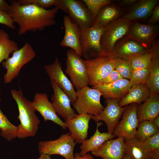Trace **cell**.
<instances>
[{
  "mask_svg": "<svg viewBox=\"0 0 159 159\" xmlns=\"http://www.w3.org/2000/svg\"><path fill=\"white\" fill-rule=\"evenodd\" d=\"M10 1L11 9L9 15L19 26V36L29 31H42L56 23L55 19L59 10L57 7L45 9L33 4H21L17 0Z\"/></svg>",
  "mask_w": 159,
  "mask_h": 159,
  "instance_id": "1",
  "label": "cell"
},
{
  "mask_svg": "<svg viewBox=\"0 0 159 159\" xmlns=\"http://www.w3.org/2000/svg\"><path fill=\"white\" fill-rule=\"evenodd\" d=\"M13 99L18 107L17 118L20 124L17 126V136L21 139L35 136L38 129L40 121L36 115L32 102L25 97L21 89L11 91Z\"/></svg>",
  "mask_w": 159,
  "mask_h": 159,
  "instance_id": "2",
  "label": "cell"
},
{
  "mask_svg": "<svg viewBox=\"0 0 159 159\" xmlns=\"http://www.w3.org/2000/svg\"><path fill=\"white\" fill-rule=\"evenodd\" d=\"M36 52L31 45L26 43L20 49L12 53L11 56L2 62L6 69L4 76L5 84L11 83L19 74L22 68L36 57Z\"/></svg>",
  "mask_w": 159,
  "mask_h": 159,
  "instance_id": "3",
  "label": "cell"
},
{
  "mask_svg": "<svg viewBox=\"0 0 159 159\" xmlns=\"http://www.w3.org/2000/svg\"><path fill=\"white\" fill-rule=\"evenodd\" d=\"M77 98L72 104L77 114H87L95 116L100 114L105 107L100 102L102 94L97 89L90 88L88 86L76 91Z\"/></svg>",
  "mask_w": 159,
  "mask_h": 159,
  "instance_id": "4",
  "label": "cell"
},
{
  "mask_svg": "<svg viewBox=\"0 0 159 159\" xmlns=\"http://www.w3.org/2000/svg\"><path fill=\"white\" fill-rule=\"evenodd\" d=\"M79 28L80 43L84 58L87 60L94 57L104 55L101 40L105 27L93 26Z\"/></svg>",
  "mask_w": 159,
  "mask_h": 159,
  "instance_id": "5",
  "label": "cell"
},
{
  "mask_svg": "<svg viewBox=\"0 0 159 159\" xmlns=\"http://www.w3.org/2000/svg\"><path fill=\"white\" fill-rule=\"evenodd\" d=\"M76 143L70 133L68 132L62 135L55 140L40 141L38 143V148L40 155H58L65 159H74Z\"/></svg>",
  "mask_w": 159,
  "mask_h": 159,
  "instance_id": "6",
  "label": "cell"
},
{
  "mask_svg": "<svg viewBox=\"0 0 159 159\" xmlns=\"http://www.w3.org/2000/svg\"><path fill=\"white\" fill-rule=\"evenodd\" d=\"M66 55L65 71L74 86L77 90L88 86L89 80L85 60L71 49L67 51Z\"/></svg>",
  "mask_w": 159,
  "mask_h": 159,
  "instance_id": "7",
  "label": "cell"
},
{
  "mask_svg": "<svg viewBox=\"0 0 159 159\" xmlns=\"http://www.w3.org/2000/svg\"><path fill=\"white\" fill-rule=\"evenodd\" d=\"M115 57L112 55H103L85 60L89 85H97L115 69Z\"/></svg>",
  "mask_w": 159,
  "mask_h": 159,
  "instance_id": "8",
  "label": "cell"
},
{
  "mask_svg": "<svg viewBox=\"0 0 159 159\" xmlns=\"http://www.w3.org/2000/svg\"><path fill=\"white\" fill-rule=\"evenodd\" d=\"M129 21L124 18L115 21L105 26L101 40L104 55H112L116 42L128 32Z\"/></svg>",
  "mask_w": 159,
  "mask_h": 159,
  "instance_id": "9",
  "label": "cell"
},
{
  "mask_svg": "<svg viewBox=\"0 0 159 159\" xmlns=\"http://www.w3.org/2000/svg\"><path fill=\"white\" fill-rule=\"evenodd\" d=\"M56 7L67 14L71 20L79 27L87 28L92 26L90 12L82 1L76 0H59Z\"/></svg>",
  "mask_w": 159,
  "mask_h": 159,
  "instance_id": "10",
  "label": "cell"
},
{
  "mask_svg": "<svg viewBox=\"0 0 159 159\" xmlns=\"http://www.w3.org/2000/svg\"><path fill=\"white\" fill-rule=\"evenodd\" d=\"M138 106L136 103L128 106L114 130L113 134L115 137H122L125 141L135 138L140 122L137 114Z\"/></svg>",
  "mask_w": 159,
  "mask_h": 159,
  "instance_id": "11",
  "label": "cell"
},
{
  "mask_svg": "<svg viewBox=\"0 0 159 159\" xmlns=\"http://www.w3.org/2000/svg\"><path fill=\"white\" fill-rule=\"evenodd\" d=\"M120 100L106 99L107 105L100 114L92 115V119L96 122L100 121L106 124L108 133L113 134L118 122L128 105L121 107L118 103Z\"/></svg>",
  "mask_w": 159,
  "mask_h": 159,
  "instance_id": "12",
  "label": "cell"
},
{
  "mask_svg": "<svg viewBox=\"0 0 159 159\" xmlns=\"http://www.w3.org/2000/svg\"><path fill=\"white\" fill-rule=\"evenodd\" d=\"M50 83L53 91L52 103L57 115L65 121L76 117L77 115L71 107L68 96L54 80L50 79Z\"/></svg>",
  "mask_w": 159,
  "mask_h": 159,
  "instance_id": "13",
  "label": "cell"
},
{
  "mask_svg": "<svg viewBox=\"0 0 159 159\" xmlns=\"http://www.w3.org/2000/svg\"><path fill=\"white\" fill-rule=\"evenodd\" d=\"M44 68L50 79L54 80L67 94L73 103L77 98L76 91L72 82L63 72L61 64L56 57L52 64L44 66Z\"/></svg>",
  "mask_w": 159,
  "mask_h": 159,
  "instance_id": "14",
  "label": "cell"
},
{
  "mask_svg": "<svg viewBox=\"0 0 159 159\" xmlns=\"http://www.w3.org/2000/svg\"><path fill=\"white\" fill-rule=\"evenodd\" d=\"M32 103L36 110L40 113L45 121H51L61 126L63 129H67L65 122L57 114L52 103L49 101L46 94L36 93Z\"/></svg>",
  "mask_w": 159,
  "mask_h": 159,
  "instance_id": "15",
  "label": "cell"
},
{
  "mask_svg": "<svg viewBox=\"0 0 159 159\" xmlns=\"http://www.w3.org/2000/svg\"><path fill=\"white\" fill-rule=\"evenodd\" d=\"M92 116L86 113L78 114L64 122L76 143L82 144L87 139L89 123Z\"/></svg>",
  "mask_w": 159,
  "mask_h": 159,
  "instance_id": "16",
  "label": "cell"
},
{
  "mask_svg": "<svg viewBox=\"0 0 159 159\" xmlns=\"http://www.w3.org/2000/svg\"><path fill=\"white\" fill-rule=\"evenodd\" d=\"M63 24L64 34L60 45L70 48L81 57L82 52L80 43L79 27L67 15H65L63 18Z\"/></svg>",
  "mask_w": 159,
  "mask_h": 159,
  "instance_id": "17",
  "label": "cell"
},
{
  "mask_svg": "<svg viewBox=\"0 0 159 159\" xmlns=\"http://www.w3.org/2000/svg\"><path fill=\"white\" fill-rule=\"evenodd\" d=\"M129 80L122 78L106 85H96L92 88L98 90L106 99L121 100L132 87Z\"/></svg>",
  "mask_w": 159,
  "mask_h": 159,
  "instance_id": "18",
  "label": "cell"
},
{
  "mask_svg": "<svg viewBox=\"0 0 159 159\" xmlns=\"http://www.w3.org/2000/svg\"><path fill=\"white\" fill-rule=\"evenodd\" d=\"M124 143L122 137L112 139L105 142L91 153L102 159H122L124 154Z\"/></svg>",
  "mask_w": 159,
  "mask_h": 159,
  "instance_id": "19",
  "label": "cell"
},
{
  "mask_svg": "<svg viewBox=\"0 0 159 159\" xmlns=\"http://www.w3.org/2000/svg\"><path fill=\"white\" fill-rule=\"evenodd\" d=\"M137 114L140 122L152 121L159 115V94L151 93L143 103L138 106Z\"/></svg>",
  "mask_w": 159,
  "mask_h": 159,
  "instance_id": "20",
  "label": "cell"
},
{
  "mask_svg": "<svg viewBox=\"0 0 159 159\" xmlns=\"http://www.w3.org/2000/svg\"><path fill=\"white\" fill-rule=\"evenodd\" d=\"M100 122H97L96 131L89 139H86L82 143L80 148V155H83L90 152L95 151L107 141L112 139L115 136L112 134L108 132H101L99 129L102 125Z\"/></svg>",
  "mask_w": 159,
  "mask_h": 159,
  "instance_id": "21",
  "label": "cell"
},
{
  "mask_svg": "<svg viewBox=\"0 0 159 159\" xmlns=\"http://www.w3.org/2000/svg\"><path fill=\"white\" fill-rule=\"evenodd\" d=\"M124 153L131 159H148L152 153L143 141L136 138L125 141Z\"/></svg>",
  "mask_w": 159,
  "mask_h": 159,
  "instance_id": "22",
  "label": "cell"
},
{
  "mask_svg": "<svg viewBox=\"0 0 159 159\" xmlns=\"http://www.w3.org/2000/svg\"><path fill=\"white\" fill-rule=\"evenodd\" d=\"M150 94L146 84L132 86L127 95L120 100L118 104L121 107L133 103L140 104L144 102Z\"/></svg>",
  "mask_w": 159,
  "mask_h": 159,
  "instance_id": "23",
  "label": "cell"
},
{
  "mask_svg": "<svg viewBox=\"0 0 159 159\" xmlns=\"http://www.w3.org/2000/svg\"><path fill=\"white\" fill-rule=\"evenodd\" d=\"M152 59L150 67V74L146 85L150 93L159 94V61L158 48L151 51Z\"/></svg>",
  "mask_w": 159,
  "mask_h": 159,
  "instance_id": "24",
  "label": "cell"
},
{
  "mask_svg": "<svg viewBox=\"0 0 159 159\" xmlns=\"http://www.w3.org/2000/svg\"><path fill=\"white\" fill-rule=\"evenodd\" d=\"M158 2L156 0H145L139 2L124 18L128 20L144 18L150 14Z\"/></svg>",
  "mask_w": 159,
  "mask_h": 159,
  "instance_id": "25",
  "label": "cell"
},
{
  "mask_svg": "<svg viewBox=\"0 0 159 159\" xmlns=\"http://www.w3.org/2000/svg\"><path fill=\"white\" fill-rule=\"evenodd\" d=\"M19 49L17 43L10 39L6 31L0 28V64L9 57L11 53Z\"/></svg>",
  "mask_w": 159,
  "mask_h": 159,
  "instance_id": "26",
  "label": "cell"
},
{
  "mask_svg": "<svg viewBox=\"0 0 159 159\" xmlns=\"http://www.w3.org/2000/svg\"><path fill=\"white\" fill-rule=\"evenodd\" d=\"M154 27L151 26L136 23L131 30L132 37L144 44H147L153 37L155 33Z\"/></svg>",
  "mask_w": 159,
  "mask_h": 159,
  "instance_id": "27",
  "label": "cell"
},
{
  "mask_svg": "<svg viewBox=\"0 0 159 159\" xmlns=\"http://www.w3.org/2000/svg\"><path fill=\"white\" fill-rule=\"evenodd\" d=\"M144 47L136 42L130 41L123 44L115 53V57L130 60L133 57L145 52Z\"/></svg>",
  "mask_w": 159,
  "mask_h": 159,
  "instance_id": "28",
  "label": "cell"
},
{
  "mask_svg": "<svg viewBox=\"0 0 159 159\" xmlns=\"http://www.w3.org/2000/svg\"><path fill=\"white\" fill-rule=\"evenodd\" d=\"M120 13L118 10L115 7L108 6L103 7L98 13L92 26L104 27L117 17Z\"/></svg>",
  "mask_w": 159,
  "mask_h": 159,
  "instance_id": "29",
  "label": "cell"
},
{
  "mask_svg": "<svg viewBox=\"0 0 159 159\" xmlns=\"http://www.w3.org/2000/svg\"><path fill=\"white\" fill-rule=\"evenodd\" d=\"M1 101L0 95V103ZM17 126L12 124L0 108V135L10 141L17 137Z\"/></svg>",
  "mask_w": 159,
  "mask_h": 159,
  "instance_id": "30",
  "label": "cell"
},
{
  "mask_svg": "<svg viewBox=\"0 0 159 159\" xmlns=\"http://www.w3.org/2000/svg\"><path fill=\"white\" fill-rule=\"evenodd\" d=\"M159 132V127L155 125L152 121L145 120L140 122L135 138L144 141Z\"/></svg>",
  "mask_w": 159,
  "mask_h": 159,
  "instance_id": "31",
  "label": "cell"
},
{
  "mask_svg": "<svg viewBox=\"0 0 159 159\" xmlns=\"http://www.w3.org/2000/svg\"><path fill=\"white\" fill-rule=\"evenodd\" d=\"M152 54L151 51L145 52L137 55L130 60L133 70L150 67L152 62Z\"/></svg>",
  "mask_w": 159,
  "mask_h": 159,
  "instance_id": "32",
  "label": "cell"
},
{
  "mask_svg": "<svg viewBox=\"0 0 159 159\" xmlns=\"http://www.w3.org/2000/svg\"><path fill=\"white\" fill-rule=\"evenodd\" d=\"M82 1L90 12L92 26L101 9L111 2V1L109 0H82Z\"/></svg>",
  "mask_w": 159,
  "mask_h": 159,
  "instance_id": "33",
  "label": "cell"
},
{
  "mask_svg": "<svg viewBox=\"0 0 159 159\" xmlns=\"http://www.w3.org/2000/svg\"><path fill=\"white\" fill-rule=\"evenodd\" d=\"M115 69L123 78L127 79H130L133 70L130 60L117 57H115Z\"/></svg>",
  "mask_w": 159,
  "mask_h": 159,
  "instance_id": "34",
  "label": "cell"
},
{
  "mask_svg": "<svg viewBox=\"0 0 159 159\" xmlns=\"http://www.w3.org/2000/svg\"><path fill=\"white\" fill-rule=\"evenodd\" d=\"M150 74V67L133 70L129 80L132 86L146 84Z\"/></svg>",
  "mask_w": 159,
  "mask_h": 159,
  "instance_id": "35",
  "label": "cell"
},
{
  "mask_svg": "<svg viewBox=\"0 0 159 159\" xmlns=\"http://www.w3.org/2000/svg\"><path fill=\"white\" fill-rule=\"evenodd\" d=\"M143 141L152 152L151 158L159 159V132Z\"/></svg>",
  "mask_w": 159,
  "mask_h": 159,
  "instance_id": "36",
  "label": "cell"
},
{
  "mask_svg": "<svg viewBox=\"0 0 159 159\" xmlns=\"http://www.w3.org/2000/svg\"><path fill=\"white\" fill-rule=\"evenodd\" d=\"M20 4H33L45 9L57 6L59 0H17Z\"/></svg>",
  "mask_w": 159,
  "mask_h": 159,
  "instance_id": "37",
  "label": "cell"
},
{
  "mask_svg": "<svg viewBox=\"0 0 159 159\" xmlns=\"http://www.w3.org/2000/svg\"><path fill=\"white\" fill-rule=\"evenodd\" d=\"M123 78L120 73L114 69L106 77L100 81L97 85H106Z\"/></svg>",
  "mask_w": 159,
  "mask_h": 159,
  "instance_id": "38",
  "label": "cell"
},
{
  "mask_svg": "<svg viewBox=\"0 0 159 159\" xmlns=\"http://www.w3.org/2000/svg\"><path fill=\"white\" fill-rule=\"evenodd\" d=\"M0 24L4 25L12 29H14L16 28L12 18L9 14L1 11H0Z\"/></svg>",
  "mask_w": 159,
  "mask_h": 159,
  "instance_id": "39",
  "label": "cell"
},
{
  "mask_svg": "<svg viewBox=\"0 0 159 159\" xmlns=\"http://www.w3.org/2000/svg\"><path fill=\"white\" fill-rule=\"evenodd\" d=\"M11 9L10 5L4 0H0V11L9 15Z\"/></svg>",
  "mask_w": 159,
  "mask_h": 159,
  "instance_id": "40",
  "label": "cell"
},
{
  "mask_svg": "<svg viewBox=\"0 0 159 159\" xmlns=\"http://www.w3.org/2000/svg\"><path fill=\"white\" fill-rule=\"evenodd\" d=\"M159 20V6H158L154 8L152 11V15L150 21L151 22H155Z\"/></svg>",
  "mask_w": 159,
  "mask_h": 159,
  "instance_id": "41",
  "label": "cell"
},
{
  "mask_svg": "<svg viewBox=\"0 0 159 159\" xmlns=\"http://www.w3.org/2000/svg\"><path fill=\"white\" fill-rule=\"evenodd\" d=\"M74 159H94V158L93 156L90 153H87L83 155H81L79 153H76L74 155Z\"/></svg>",
  "mask_w": 159,
  "mask_h": 159,
  "instance_id": "42",
  "label": "cell"
},
{
  "mask_svg": "<svg viewBox=\"0 0 159 159\" xmlns=\"http://www.w3.org/2000/svg\"><path fill=\"white\" fill-rule=\"evenodd\" d=\"M152 121L155 125L159 127V115L157 116Z\"/></svg>",
  "mask_w": 159,
  "mask_h": 159,
  "instance_id": "43",
  "label": "cell"
},
{
  "mask_svg": "<svg viewBox=\"0 0 159 159\" xmlns=\"http://www.w3.org/2000/svg\"><path fill=\"white\" fill-rule=\"evenodd\" d=\"M37 159H52L50 155L45 154H40V157Z\"/></svg>",
  "mask_w": 159,
  "mask_h": 159,
  "instance_id": "44",
  "label": "cell"
},
{
  "mask_svg": "<svg viewBox=\"0 0 159 159\" xmlns=\"http://www.w3.org/2000/svg\"><path fill=\"white\" fill-rule=\"evenodd\" d=\"M136 0H123L122 3L125 4H130L134 3Z\"/></svg>",
  "mask_w": 159,
  "mask_h": 159,
  "instance_id": "45",
  "label": "cell"
},
{
  "mask_svg": "<svg viewBox=\"0 0 159 159\" xmlns=\"http://www.w3.org/2000/svg\"><path fill=\"white\" fill-rule=\"evenodd\" d=\"M122 159H131V158L127 155L124 153Z\"/></svg>",
  "mask_w": 159,
  "mask_h": 159,
  "instance_id": "46",
  "label": "cell"
},
{
  "mask_svg": "<svg viewBox=\"0 0 159 159\" xmlns=\"http://www.w3.org/2000/svg\"><path fill=\"white\" fill-rule=\"evenodd\" d=\"M148 159H153V158H149Z\"/></svg>",
  "mask_w": 159,
  "mask_h": 159,
  "instance_id": "47",
  "label": "cell"
},
{
  "mask_svg": "<svg viewBox=\"0 0 159 159\" xmlns=\"http://www.w3.org/2000/svg\"></svg>",
  "mask_w": 159,
  "mask_h": 159,
  "instance_id": "48",
  "label": "cell"
}]
</instances>
